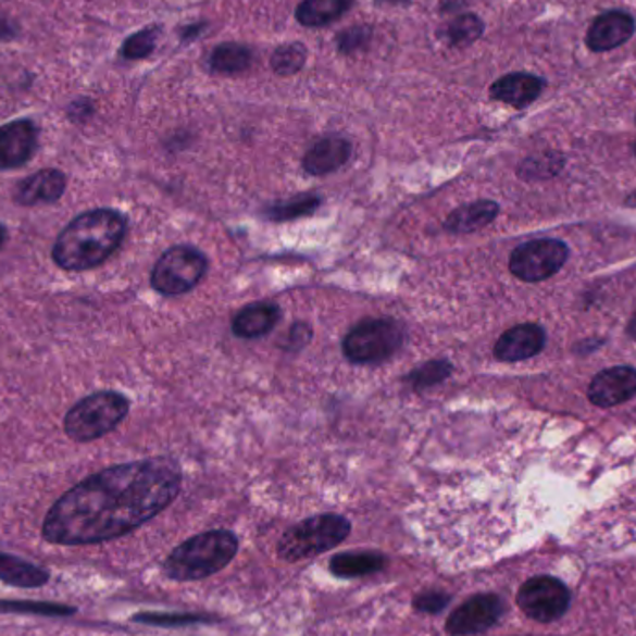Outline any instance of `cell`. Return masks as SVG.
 Wrapping results in <instances>:
<instances>
[{"label": "cell", "instance_id": "4", "mask_svg": "<svg viewBox=\"0 0 636 636\" xmlns=\"http://www.w3.org/2000/svg\"><path fill=\"white\" fill-rule=\"evenodd\" d=\"M130 402L122 392L97 391L78 400L64 419V431L73 441H93L116 431L129 415Z\"/></svg>", "mask_w": 636, "mask_h": 636}, {"label": "cell", "instance_id": "14", "mask_svg": "<svg viewBox=\"0 0 636 636\" xmlns=\"http://www.w3.org/2000/svg\"><path fill=\"white\" fill-rule=\"evenodd\" d=\"M65 187L67 179L64 172L47 167L20 180V185L12 192V198L15 203L23 207L49 205L57 203L64 196Z\"/></svg>", "mask_w": 636, "mask_h": 636}, {"label": "cell", "instance_id": "21", "mask_svg": "<svg viewBox=\"0 0 636 636\" xmlns=\"http://www.w3.org/2000/svg\"><path fill=\"white\" fill-rule=\"evenodd\" d=\"M353 7V0H303L296 8V20L308 28H321L341 20Z\"/></svg>", "mask_w": 636, "mask_h": 636}, {"label": "cell", "instance_id": "2", "mask_svg": "<svg viewBox=\"0 0 636 636\" xmlns=\"http://www.w3.org/2000/svg\"><path fill=\"white\" fill-rule=\"evenodd\" d=\"M127 235V219L114 209H93L65 225L52 246V261L62 271L97 269L112 258Z\"/></svg>", "mask_w": 636, "mask_h": 636}, {"label": "cell", "instance_id": "3", "mask_svg": "<svg viewBox=\"0 0 636 636\" xmlns=\"http://www.w3.org/2000/svg\"><path fill=\"white\" fill-rule=\"evenodd\" d=\"M238 551V540L229 531L198 534L175 547L164 562V573L174 581H200L222 572Z\"/></svg>", "mask_w": 636, "mask_h": 636}, {"label": "cell", "instance_id": "17", "mask_svg": "<svg viewBox=\"0 0 636 636\" xmlns=\"http://www.w3.org/2000/svg\"><path fill=\"white\" fill-rule=\"evenodd\" d=\"M352 154L350 141L341 136H328L316 141L303 157L302 166L309 175H328L345 166Z\"/></svg>", "mask_w": 636, "mask_h": 636}, {"label": "cell", "instance_id": "26", "mask_svg": "<svg viewBox=\"0 0 636 636\" xmlns=\"http://www.w3.org/2000/svg\"><path fill=\"white\" fill-rule=\"evenodd\" d=\"M0 612L7 614H34V616L67 618L77 614L71 604L51 603V601H13L0 599Z\"/></svg>", "mask_w": 636, "mask_h": 636}, {"label": "cell", "instance_id": "23", "mask_svg": "<svg viewBox=\"0 0 636 636\" xmlns=\"http://www.w3.org/2000/svg\"><path fill=\"white\" fill-rule=\"evenodd\" d=\"M564 164L562 154L557 153V151H544V153L533 154L521 162L517 175L523 180L553 179L562 172Z\"/></svg>", "mask_w": 636, "mask_h": 636}, {"label": "cell", "instance_id": "31", "mask_svg": "<svg viewBox=\"0 0 636 636\" xmlns=\"http://www.w3.org/2000/svg\"><path fill=\"white\" fill-rule=\"evenodd\" d=\"M133 622L144 625H159V627H175V625H194L203 622L201 616L192 614H157V612H140L133 616Z\"/></svg>", "mask_w": 636, "mask_h": 636}, {"label": "cell", "instance_id": "35", "mask_svg": "<svg viewBox=\"0 0 636 636\" xmlns=\"http://www.w3.org/2000/svg\"><path fill=\"white\" fill-rule=\"evenodd\" d=\"M15 36V28H13L10 21L0 17V41H10Z\"/></svg>", "mask_w": 636, "mask_h": 636}, {"label": "cell", "instance_id": "34", "mask_svg": "<svg viewBox=\"0 0 636 636\" xmlns=\"http://www.w3.org/2000/svg\"><path fill=\"white\" fill-rule=\"evenodd\" d=\"M311 337H313V332H311L308 324L296 322L295 326L290 328L289 341H287L285 348L287 350H300V348L305 347L311 341Z\"/></svg>", "mask_w": 636, "mask_h": 636}, {"label": "cell", "instance_id": "9", "mask_svg": "<svg viewBox=\"0 0 636 636\" xmlns=\"http://www.w3.org/2000/svg\"><path fill=\"white\" fill-rule=\"evenodd\" d=\"M570 255V248L562 240L540 238L517 246L508 269L521 282L538 283L553 277L564 266Z\"/></svg>", "mask_w": 636, "mask_h": 636}, {"label": "cell", "instance_id": "1", "mask_svg": "<svg viewBox=\"0 0 636 636\" xmlns=\"http://www.w3.org/2000/svg\"><path fill=\"white\" fill-rule=\"evenodd\" d=\"M183 471L174 458L122 463L84 478L47 512L41 536L54 546H93L133 533L179 495Z\"/></svg>", "mask_w": 636, "mask_h": 636}, {"label": "cell", "instance_id": "30", "mask_svg": "<svg viewBox=\"0 0 636 636\" xmlns=\"http://www.w3.org/2000/svg\"><path fill=\"white\" fill-rule=\"evenodd\" d=\"M161 38V28L159 26H149L141 33L125 39L122 47V57L127 60L148 59L149 54L154 51L157 41Z\"/></svg>", "mask_w": 636, "mask_h": 636}, {"label": "cell", "instance_id": "36", "mask_svg": "<svg viewBox=\"0 0 636 636\" xmlns=\"http://www.w3.org/2000/svg\"><path fill=\"white\" fill-rule=\"evenodd\" d=\"M599 345H603V341H601V339H594V337H591V339H588V341L585 342H578L577 350H575V352L578 353H586V352H591V350H596V347H599Z\"/></svg>", "mask_w": 636, "mask_h": 636}, {"label": "cell", "instance_id": "15", "mask_svg": "<svg viewBox=\"0 0 636 636\" xmlns=\"http://www.w3.org/2000/svg\"><path fill=\"white\" fill-rule=\"evenodd\" d=\"M546 329L538 324H520L507 329L495 342V358L504 363L531 360L546 347Z\"/></svg>", "mask_w": 636, "mask_h": 636}, {"label": "cell", "instance_id": "24", "mask_svg": "<svg viewBox=\"0 0 636 636\" xmlns=\"http://www.w3.org/2000/svg\"><path fill=\"white\" fill-rule=\"evenodd\" d=\"M253 60L250 49L240 43H222L211 52V67L225 75H235L248 70Z\"/></svg>", "mask_w": 636, "mask_h": 636}, {"label": "cell", "instance_id": "22", "mask_svg": "<svg viewBox=\"0 0 636 636\" xmlns=\"http://www.w3.org/2000/svg\"><path fill=\"white\" fill-rule=\"evenodd\" d=\"M387 559L384 554L373 551H356V553L337 554L329 562V570L341 578L365 577L384 570Z\"/></svg>", "mask_w": 636, "mask_h": 636}, {"label": "cell", "instance_id": "33", "mask_svg": "<svg viewBox=\"0 0 636 636\" xmlns=\"http://www.w3.org/2000/svg\"><path fill=\"white\" fill-rule=\"evenodd\" d=\"M450 603V596L447 591L441 590H426L421 591L419 596L413 599V609L424 614H437V612L447 609Z\"/></svg>", "mask_w": 636, "mask_h": 636}, {"label": "cell", "instance_id": "19", "mask_svg": "<svg viewBox=\"0 0 636 636\" xmlns=\"http://www.w3.org/2000/svg\"><path fill=\"white\" fill-rule=\"evenodd\" d=\"M51 578V573L28 560L0 553V581L15 588H41Z\"/></svg>", "mask_w": 636, "mask_h": 636}, {"label": "cell", "instance_id": "20", "mask_svg": "<svg viewBox=\"0 0 636 636\" xmlns=\"http://www.w3.org/2000/svg\"><path fill=\"white\" fill-rule=\"evenodd\" d=\"M499 214V205L491 200L473 201L450 212L445 220V229L452 233H473L491 224Z\"/></svg>", "mask_w": 636, "mask_h": 636}, {"label": "cell", "instance_id": "18", "mask_svg": "<svg viewBox=\"0 0 636 636\" xmlns=\"http://www.w3.org/2000/svg\"><path fill=\"white\" fill-rule=\"evenodd\" d=\"M282 319V309L276 303L261 302L246 305L233 319V334L242 339H258L271 334Z\"/></svg>", "mask_w": 636, "mask_h": 636}, {"label": "cell", "instance_id": "42", "mask_svg": "<svg viewBox=\"0 0 636 636\" xmlns=\"http://www.w3.org/2000/svg\"><path fill=\"white\" fill-rule=\"evenodd\" d=\"M635 153H636V144H635Z\"/></svg>", "mask_w": 636, "mask_h": 636}, {"label": "cell", "instance_id": "38", "mask_svg": "<svg viewBox=\"0 0 636 636\" xmlns=\"http://www.w3.org/2000/svg\"><path fill=\"white\" fill-rule=\"evenodd\" d=\"M627 334H629L633 339H636V311L633 313V316H631L629 324H627Z\"/></svg>", "mask_w": 636, "mask_h": 636}, {"label": "cell", "instance_id": "13", "mask_svg": "<svg viewBox=\"0 0 636 636\" xmlns=\"http://www.w3.org/2000/svg\"><path fill=\"white\" fill-rule=\"evenodd\" d=\"M636 30V21L622 10L604 12L594 20L586 33V46L594 52H607L627 43Z\"/></svg>", "mask_w": 636, "mask_h": 636}, {"label": "cell", "instance_id": "40", "mask_svg": "<svg viewBox=\"0 0 636 636\" xmlns=\"http://www.w3.org/2000/svg\"><path fill=\"white\" fill-rule=\"evenodd\" d=\"M4 240H7V229L0 225V248L4 245Z\"/></svg>", "mask_w": 636, "mask_h": 636}, {"label": "cell", "instance_id": "10", "mask_svg": "<svg viewBox=\"0 0 636 636\" xmlns=\"http://www.w3.org/2000/svg\"><path fill=\"white\" fill-rule=\"evenodd\" d=\"M504 609L507 604L497 594H476L450 614L445 629L450 636L481 635L501 620Z\"/></svg>", "mask_w": 636, "mask_h": 636}, {"label": "cell", "instance_id": "37", "mask_svg": "<svg viewBox=\"0 0 636 636\" xmlns=\"http://www.w3.org/2000/svg\"><path fill=\"white\" fill-rule=\"evenodd\" d=\"M200 33H201L200 25L187 26V28L183 30V39L194 38V36H198V34Z\"/></svg>", "mask_w": 636, "mask_h": 636}, {"label": "cell", "instance_id": "32", "mask_svg": "<svg viewBox=\"0 0 636 636\" xmlns=\"http://www.w3.org/2000/svg\"><path fill=\"white\" fill-rule=\"evenodd\" d=\"M371 36L373 33L369 26H352L337 36V47L342 54H353L371 41Z\"/></svg>", "mask_w": 636, "mask_h": 636}, {"label": "cell", "instance_id": "27", "mask_svg": "<svg viewBox=\"0 0 636 636\" xmlns=\"http://www.w3.org/2000/svg\"><path fill=\"white\" fill-rule=\"evenodd\" d=\"M319 205H321L319 196L302 194V196H296L290 200L274 203L264 211V214H266V219L274 220V222H287V220L302 219V216L313 214Z\"/></svg>", "mask_w": 636, "mask_h": 636}, {"label": "cell", "instance_id": "39", "mask_svg": "<svg viewBox=\"0 0 636 636\" xmlns=\"http://www.w3.org/2000/svg\"><path fill=\"white\" fill-rule=\"evenodd\" d=\"M625 207H631V209H636V190L635 192H631L627 198H625Z\"/></svg>", "mask_w": 636, "mask_h": 636}, {"label": "cell", "instance_id": "29", "mask_svg": "<svg viewBox=\"0 0 636 636\" xmlns=\"http://www.w3.org/2000/svg\"><path fill=\"white\" fill-rule=\"evenodd\" d=\"M452 373V365L449 361H428L426 365L419 366L412 374L406 376V382L415 389H426V387L436 386L439 382L449 378Z\"/></svg>", "mask_w": 636, "mask_h": 636}, {"label": "cell", "instance_id": "25", "mask_svg": "<svg viewBox=\"0 0 636 636\" xmlns=\"http://www.w3.org/2000/svg\"><path fill=\"white\" fill-rule=\"evenodd\" d=\"M484 33V23L473 13H463L457 20L450 21L445 26L439 38L447 41L450 47H467L481 38Z\"/></svg>", "mask_w": 636, "mask_h": 636}, {"label": "cell", "instance_id": "16", "mask_svg": "<svg viewBox=\"0 0 636 636\" xmlns=\"http://www.w3.org/2000/svg\"><path fill=\"white\" fill-rule=\"evenodd\" d=\"M546 88V80L531 73H510L495 80L489 88V96L495 101L510 104L514 109H525L540 97Z\"/></svg>", "mask_w": 636, "mask_h": 636}, {"label": "cell", "instance_id": "11", "mask_svg": "<svg viewBox=\"0 0 636 636\" xmlns=\"http://www.w3.org/2000/svg\"><path fill=\"white\" fill-rule=\"evenodd\" d=\"M636 397V369L611 366L591 378L588 399L598 408H614Z\"/></svg>", "mask_w": 636, "mask_h": 636}, {"label": "cell", "instance_id": "43", "mask_svg": "<svg viewBox=\"0 0 636 636\" xmlns=\"http://www.w3.org/2000/svg\"><path fill=\"white\" fill-rule=\"evenodd\" d=\"M635 123H636V117H635Z\"/></svg>", "mask_w": 636, "mask_h": 636}, {"label": "cell", "instance_id": "5", "mask_svg": "<svg viewBox=\"0 0 636 636\" xmlns=\"http://www.w3.org/2000/svg\"><path fill=\"white\" fill-rule=\"evenodd\" d=\"M352 525L347 517L322 514L298 523L277 541V557L287 562L313 559L347 540Z\"/></svg>", "mask_w": 636, "mask_h": 636}, {"label": "cell", "instance_id": "28", "mask_svg": "<svg viewBox=\"0 0 636 636\" xmlns=\"http://www.w3.org/2000/svg\"><path fill=\"white\" fill-rule=\"evenodd\" d=\"M308 57V49L302 43H287V46L277 47L272 54V70L277 75H295L302 70Z\"/></svg>", "mask_w": 636, "mask_h": 636}, {"label": "cell", "instance_id": "12", "mask_svg": "<svg viewBox=\"0 0 636 636\" xmlns=\"http://www.w3.org/2000/svg\"><path fill=\"white\" fill-rule=\"evenodd\" d=\"M39 130L30 120L0 127V172L25 166L38 149Z\"/></svg>", "mask_w": 636, "mask_h": 636}, {"label": "cell", "instance_id": "6", "mask_svg": "<svg viewBox=\"0 0 636 636\" xmlns=\"http://www.w3.org/2000/svg\"><path fill=\"white\" fill-rule=\"evenodd\" d=\"M404 342L402 324L392 319H366L356 324L342 341L345 358L352 363H382Z\"/></svg>", "mask_w": 636, "mask_h": 636}, {"label": "cell", "instance_id": "41", "mask_svg": "<svg viewBox=\"0 0 636 636\" xmlns=\"http://www.w3.org/2000/svg\"><path fill=\"white\" fill-rule=\"evenodd\" d=\"M384 2H392V4H399V2H408V0H384Z\"/></svg>", "mask_w": 636, "mask_h": 636}, {"label": "cell", "instance_id": "7", "mask_svg": "<svg viewBox=\"0 0 636 636\" xmlns=\"http://www.w3.org/2000/svg\"><path fill=\"white\" fill-rule=\"evenodd\" d=\"M205 253L194 246L180 245L162 253L151 272V285L164 296L185 295L205 276Z\"/></svg>", "mask_w": 636, "mask_h": 636}, {"label": "cell", "instance_id": "8", "mask_svg": "<svg viewBox=\"0 0 636 636\" xmlns=\"http://www.w3.org/2000/svg\"><path fill=\"white\" fill-rule=\"evenodd\" d=\"M572 603L570 588L551 575L528 578L517 591V607L538 624H553Z\"/></svg>", "mask_w": 636, "mask_h": 636}]
</instances>
